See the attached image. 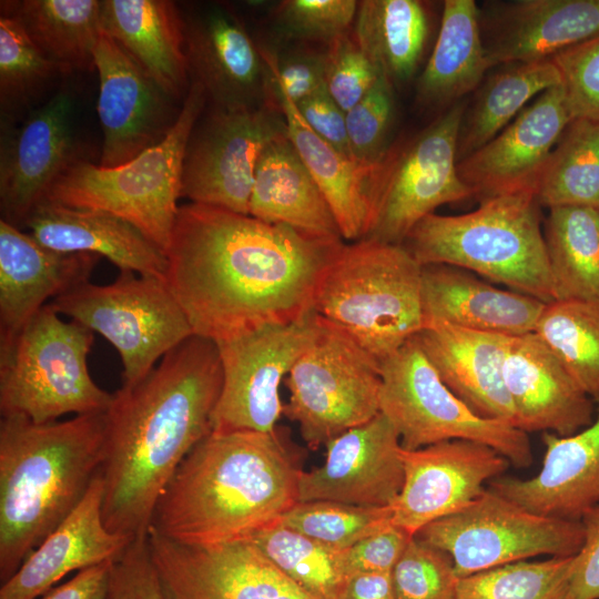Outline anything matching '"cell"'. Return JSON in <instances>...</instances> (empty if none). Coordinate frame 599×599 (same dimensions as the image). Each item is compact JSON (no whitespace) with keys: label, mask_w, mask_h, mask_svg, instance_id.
Listing matches in <instances>:
<instances>
[{"label":"cell","mask_w":599,"mask_h":599,"mask_svg":"<svg viewBox=\"0 0 599 599\" xmlns=\"http://www.w3.org/2000/svg\"><path fill=\"white\" fill-rule=\"evenodd\" d=\"M573 560H522L459 578L456 599H567Z\"/></svg>","instance_id":"7bdbcfd3"},{"label":"cell","mask_w":599,"mask_h":599,"mask_svg":"<svg viewBox=\"0 0 599 599\" xmlns=\"http://www.w3.org/2000/svg\"><path fill=\"white\" fill-rule=\"evenodd\" d=\"M99 474L71 514L1 583L0 599H37L72 571L118 559L133 540L108 530Z\"/></svg>","instance_id":"4316f807"},{"label":"cell","mask_w":599,"mask_h":599,"mask_svg":"<svg viewBox=\"0 0 599 599\" xmlns=\"http://www.w3.org/2000/svg\"><path fill=\"white\" fill-rule=\"evenodd\" d=\"M271 92L283 115L288 139L325 195L343 240H362L368 217V179L375 164L359 163L317 135L296 104L268 77V94Z\"/></svg>","instance_id":"d6a6232c"},{"label":"cell","mask_w":599,"mask_h":599,"mask_svg":"<svg viewBox=\"0 0 599 599\" xmlns=\"http://www.w3.org/2000/svg\"><path fill=\"white\" fill-rule=\"evenodd\" d=\"M182 14L191 82L203 87L214 109L234 111L267 103L265 61L237 17L220 4Z\"/></svg>","instance_id":"44dd1931"},{"label":"cell","mask_w":599,"mask_h":599,"mask_svg":"<svg viewBox=\"0 0 599 599\" xmlns=\"http://www.w3.org/2000/svg\"><path fill=\"white\" fill-rule=\"evenodd\" d=\"M545 305L526 294L493 286L460 267H422L424 326L441 323L516 337L534 332Z\"/></svg>","instance_id":"f1b7e54d"},{"label":"cell","mask_w":599,"mask_h":599,"mask_svg":"<svg viewBox=\"0 0 599 599\" xmlns=\"http://www.w3.org/2000/svg\"><path fill=\"white\" fill-rule=\"evenodd\" d=\"M490 68L476 2L445 0L435 47L417 80L416 102L448 109L475 92Z\"/></svg>","instance_id":"836d02e7"},{"label":"cell","mask_w":599,"mask_h":599,"mask_svg":"<svg viewBox=\"0 0 599 599\" xmlns=\"http://www.w3.org/2000/svg\"><path fill=\"white\" fill-rule=\"evenodd\" d=\"M393 508L328 500L297 501L280 518L283 526L337 549H347L392 525Z\"/></svg>","instance_id":"ee69618b"},{"label":"cell","mask_w":599,"mask_h":599,"mask_svg":"<svg viewBox=\"0 0 599 599\" xmlns=\"http://www.w3.org/2000/svg\"><path fill=\"white\" fill-rule=\"evenodd\" d=\"M583 540L575 555L567 599H599V505L579 519Z\"/></svg>","instance_id":"db71d44e"},{"label":"cell","mask_w":599,"mask_h":599,"mask_svg":"<svg viewBox=\"0 0 599 599\" xmlns=\"http://www.w3.org/2000/svg\"><path fill=\"white\" fill-rule=\"evenodd\" d=\"M498 67L466 103L458 131L457 162L494 139L529 101L561 84L551 59Z\"/></svg>","instance_id":"d590c367"},{"label":"cell","mask_w":599,"mask_h":599,"mask_svg":"<svg viewBox=\"0 0 599 599\" xmlns=\"http://www.w3.org/2000/svg\"><path fill=\"white\" fill-rule=\"evenodd\" d=\"M593 422L559 436L542 433L540 470L527 479L500 476L489 488L538 515L579 520L599 505V398Z\"/></svg>","instance_id":"484cf974"},{"label":"cell","mask_w":599,"mask_h":599,"mask_svg":"<svg viewBox=\"0 0 599 599\" xmlns=\"http://www.w3.org/2000/svg\"><path fill=\"white\" fill-rule=\"evenodd\" d=\"M415 537L447 552L458 578L537 556H575L583 540L580 520L535 514L490 488Z\"/></svg>","instance_id":"4fadbf2b"},{"label":"cell","mask_w":599,"mask_h":599,"mask_svg":"<svg viewBox=\"0 0 599 599\" xmlns=\"http://www.w3.org/2000/svg\"><path fill=\"white\" fill-rule=\"evenodd\" d=\"M87 161L75 130V100L60 89L22 118L1 121V220L24 224L57 180Z\"/></svg>","instance_id":"2e32d148"},{"label":"cell","mask_w":599,"mask_h":599,"mask_svg":"<svg viewBox=\"0 0 599 599\" xmlns=\"http://www.w3.org/2000/svg\"><path fill=\"white\" fill-rule=\"evenodd\" d=\"M97 0H4L0 16L16 20L64 75L95 69L100 35Z\"/></svg>","instance_id":"e575fe53"},{"label":"cell","mask_w":599,"mask_h":599,"mask_svg":"<svg viewBox=\"0 0 599 599\" xmlns=\"http://www.w3.org/2000/svg\"><path fill=\"white\" fill-rule=\"evenodd\" d=\"M318 316L312 311L290 324L265 325L215 342L223 384L212 414V432H272L283 414L282 379L313 344Z\"/></svg>","instance_id":"5bb4252c"},{"label":"cell","mask_w":599,"mask_h":599,"mask_svg":"<svg viewBox=\"0 0 599 599\" xmlns=\"http://www.w3.org/2000/svg\"><path fill=\"white\" fill-rule=\"evenodd\" d=\"M98 115L103 133L99 165H122L160 143L175 125L183 102L166 93L110 37L94 51Z\"/></svg>","instance_id":"ac0fdd59"},{"label":"cell","mask_w":599,"mask_h":599,"mask_svg":"<svg viewBox=\"0 0 599 599\" xmlns=\"http://www.w3.org/2000/svg\"><path fill=\"white\" fill-rule=\"evenodd\" d=\"M466 103L453 104L415 135L390 145L375 163L362 240L403 245L438 206L474 197L457 170V139Z\"/></svg>","instance_id":"9c48e42d"},{"label":"cell","mask_w":599,"mask_h":599,"mask_svg":"<svg viewBox=\"0 0 599 599\" xmlns=\"http://www.w3.org/2000/svg\"><path fill=\"white\" fill-rule=\"evenodd\" d=\"M400 457L404 480L392 505V522L412 536L470 505L510 465L491 447L464 439L415 450L402 447Z\"/></svg>","instance_id":"d6986e66"},{"label":"cell","mask_w":599,"mask_h":599,"mask_svg":"<svg viewBox=\"0 0 599 599\" xmlns=\"http://www.w3.org/2000/svg\"><path fill=\"white\" fill-rule=\"evenodd\" d=\"M146 539L169 599H319L247 538L186 545L149 528Z\"/></svg>","instance_id":"e0dca14e"},{"label":"cell","mask_w":599,"mask_h":599,"mask_svg":"<svg viewBox=\"0 0 599 599\" xmlns=\"http://www.w3.org/2000/svg\"><path fill=\"white\" fill-rule=\"evenodd\" d=\"M539 206L525 190L483 200L465 214L432 213L403 245L422 266L460 267L548 304L555 296Z\"/></svg>","instance_id":"5b68a950"},{"label":"cell","mask_w":599,"mask_h":599,"mask_svg":"<svg viewBox=\"0 0 599 599\" xmlns=\"http://www.w3.org/2000/svg\"><path fill=\"white\" fill-rule=\"evenodd\" d=\"M394 114V84L380 74L363 99L345 113L349 146L357 162L375 164L384 156Z\"/></svg>","instance_id":"bcb514c9"},{"label":"cell","mask_w":599,"mask_h":599,"mask_svg":"<svg viewBox=\"0 0 599 599\" xmlns=\"http://www.w3.org/2000/svg\"><path fill=\"white\" fill-rule=\"evenodd\" d=\"M105 412L37 424L0 419V580L79 505L104 459Z\"/></svg>","instance_id":"277c9868"},{"label":"cell","mask_w":599,"mask_h":599,"mask_svg":"<svg viewBox=\"0 0 599 599\" xmlns=\"http://www.w3.org/2000/svg\"><path fill=\"white\" fill-rule=\"evenodd\" d=\"M392 580L396 599H456L459 578L447 552L414 536Z\"/></svg>","instance_id":"f6af8a7d"},{"label":"cell","mask_w":599,"mask_h":599,"mask_svg":"<svg viewBox=\"0 0 599 599\" xmlns=\"http://www.w3.org/2000/svg\"><path fill=\"white\" fill-rule=\"evenodd\" d=\"M113 561L78 571L71 579L54 586L39 599H105Z\"/></svg>","instance_id":"9f6ffc18"},{"label":"cell","mask_w":599,"mask_h":599,"mask_svg":"<svg viewBox=\"0 0 599 599\" xmlns=\"http://www.w3.org/2000/svg\"><path fill=\"white\" fill-rule=\"evenodd\" d=\"M296 106L304 121L317 135L344 155L354 159L347 135L345 112L327 90L301 101Z\"/></svg>","instance_id":"11a10c76"},{"label":"cell","mask_w":599,"mask_h":599,"mask_svg":"<svg viewBox=\"0 0 599 599\" xmlns=\"http://www.w3.org/2000/svg\"><path fill=\"white\" fill-rule=\"evenodd\" d=\"M105 599H169L146 537L134 538L113 561Z\"/></svg>","instance_id":"f907efd6"},{"label":"cell","mask_w":599,"mask_h":599,"mask_svg":"<svg viewBox=\"0 0 599 599\" xmlns=\"http://www.w3.org/2000/svg\"><path fill=\"white\" fill-rule=\"evenodd\" d=\"M250 215L314 237L343 240L325 195L288 139L287 131L273 140L258 159Z\"/></svg>","instance_id":"1f68e13d"},{"label":"cell","mask_w":599,"mask_h":599,"mask_svg":"<svg viewBox=\"0 0 599 599\" xmlns=\"http://www.w3.org/2000/svg\"><path fill=\"white\" fill-rule=\"evenodd\" d=\"M379 412L404 449L464 439L495 449L518 468L534 461L528 434L473 412L440 379L415 336L380 363Z\"/></svg>","instance_id":"30bf717a"},{"label":"cell","mask_w":599,"mask_h":599,"mask_svg":"<svg viewBox=\"0 0 599 599\" xmlns=\"http://www.w3.org/2000/svg\"><path fill=\"white\" fill-rule=\"evenodd\" d=\"M301 471L277 428L211 432L175 470L150 528L186 545L247 538L297 502Z\"/></svg>","instance_id":"3957f363"},{"label":"cell","mask_w":599,"mask_h":599,"mask_svg":"<svg viewBox=\"0 0 599 599\" xmlns=\"http://www.w3.org/2000/svg\"><path fill=\"white\" fill-rule=\"evenodd\" d=\"M278 569L319 599H339L347 573L344 549L290 529L278 521L247 537Z\"/></svg>","instance_id":"60d3db41"},{"label":"cell","mask_w":599,"mask_h":599,"mask_svg":"<svg viewBox=\"0 0 599 599\" xmlns=\"http://www.w3.org/2000/svg\"><path fill=\"white\" fill-rule=\"evenodd\" d=\"M101 31L166 93L183 102L191 77L182 10L170 0H103Z\"/></svg>","instance_id":"4dcf8cb0"},{"label":"cell","mask_w":599,"mask_h":599,"mask_svg":"<svg viewBox=\"0 0 599 599\" xmlns=\"http://www.w3.org/2000/svg\"><path fill=\"white\" fill-rule=\"evenodd\" d=\"M258 49L265 61L268 77L295 104L326 90L325 53H298L281 60L270 51Z\"/></svg>","instance_id":"816d5d0a"},{"label":"cell","mask_w":599,"mask_h":599,"mask_svg":"<svg viewBox=\"0 0 599 599\" xmlns=\"http://www.w3.org/2000/svg\"><path fill=\"white\" fill-rule=\"evenodd\" d=\"M326 54V90L346 113L374 85L382 74L347 33L328 44Z\"/></svg>","instance_id":"681fc988"},{"label":"cell","mask_w":599,"mask_h":599,"mask_svg":"<svg viewBox=\"0 0 599 599\" xmlns=\"http://www.w3.org/2000/svg\"><path fill=\"white\" fill-rule=\"evenodd\" d=\"M572 120L561 84L540 93L494 139L457 162L463 182L479 202L534 192L539 173Z\"/></svg>","instance_id":"7402d4cb"},{"label":"cell","mask_w":599,"mask_h":599,"mask_svg":"<svg viewBox=\"0 0 599 599\" xmlns=\"http://www.w3.org/2000/svg\"><path fill=\"white\" fill-rule=\"evenodd\" d=\"M357 4L354 0L282 1L276 10V27L286 38L329 44L346 33L356 17Z\"/></svg>","instance_id":"7dc6e473"},{"label":"cell","mask_w":599,"mask_h":599,"mask_svg":"<svg viewBox=\"0 0 599 599\" xmlns=\"http://www.w3.org/2000/svg\"><path fill=\"white\" fill-rule=\"evenodd\" d=\"M429 31L426 2L363 0L357 4L354 39L393 84L408 81L420 62Z\"/></svg>","instance_id":"8d00e7d4"},{"label":"cell","mask_w":599,"mask_h":599,"mask_svg":"<svg viewBox=\"0 0 599 599\" xmlns=\"http://www.w3.org/2000/svg\"><path fill=\"white\" fill-rule=\"evenodd\" d=\"M415 338L444 384L473 412L516 426L504 383L509 336L437 323Z\"/></svg>","instance_id":"83f0119b"},{"label":"cell","mask_w":599,"mask_h":599,"mask_svg":"<svg viewBox=\"0 0 599 599\" xmlns=\"http://www.w3.org/2000/svg\"><path fill=\"white\" fill-rule=\"evenodd\" d=\"M206 102L203 87L192 81L175 125L160 143L114 167L81 161L57 180L44 201L109 212L166 254L182 196L186 144Z\"/></svg>","instance_id":"52a82bcc"},{"label":"cell","mask_w":599,"mask_h":599,"mask_svg":"<svg viewBox=\"0 0 599 599\" xmlns=\"http://www.w3.org/2000/svg\"><path fill=\"white\" fill-rule=\"evenodd\" d=\"M62 75L16 20L0 16L1 121L22 118L45 102Z\"/></svg>","instance_id":"b9f144b4"},{"label":"cell","mask_w":599,"mask_h":599,"mask_svg":"<svg viewBox=\"0 0 599 599\" xmlns=\"http://www.w3.org/2000/svg\"><path fill=\"white\" fill-rule=\"evenodd\" d=\"M580 388L599 398V303L566 300L545 305L534 332Z\"/></svg>","instance_id":"ab89813d"},{"label":"cell","mask_w":599,"mask_h":599,"mask_svg":"<svg viewBox=\"0 0 599 599\" xmlns=\"http://www.w3.org/2000/svg\"><path fill=\"white\" fill-rule=\"evenodd\" d=\"M324 464L301 471L297 501L328 500L386 507L398 497L404 469L399 435L379 412L329 441Z\"/></svg>","instance_id":"ffe728a7"},{"label":"cell","mask_w":599,"mask_h":599,"mask_svg":"<svg viewBox=\"0 0 599 599\" xmlns=\"http://www.w3.org/2000/svg\"><path fill=\"white\" fill-rule=\"evenodd\" d=\"M284 132V119L271 103L234 111L214 109L201 123L197 120L187 141L182 196L191 203L250 215L258 159Z\"/></svg>","instance_id":"9a60e30c"},{"label":"cell","mask_w":599,"mask_h":599,"mask_svg":"<svg viewBox=\"0 0 599 599\" xmlns=\"http://www.w3.org/2000/svg\"><path fill=\"white\" fill-rule=\"evenodd\" d=\"M539 205L599 210V121L572 119L539 173Z\"/></svg>","instance_id":"f35d334b"},{"label":"cell","mask_w":599,"mask_h":599,"mask_svg":"<svg viewBox=\"0 0 599 599\" xmlns=\"http://www.w3.org/2000/svg\"><path fill=\"white\" fill-rule=\"evenodd\" d=\"M339 599H396L392 572H357L349 575Z\"/></svg>","instance_id":"6f0895ef"},{"label":"cell","mask_w":599,"mask_h":599,"mask_svg":"<svg viewBox=\"0 0 599 599\" xmlns=\"http://www.w3.org/2000/svg\"><path fill=\"white\" fill-rule=\"evenodd\" d=\"M422 267L404 245L344 244L316 286L313 311L382 363L424 327Z\"/></svg>","instance_id":"8992f818"},{"label":"cell","mask_w":599,"mask_h":599,"mask_svg":"<svg viewBox=\"0 0 599 599\" xmlns=\"http://www.w3.org/2000/svg\"><path fill=\"white\" fill-rule=\"evenodd\" d=\"M93 341L91 329L43 306L0 351L1 416L45 424L65 414L106 412L113 394L99 387L88 368Z\"/></svg>","instance_id":"ba28073f"},{"label":"cell","mask_w":599,"mask_h":599,"mask_svg":"<svg viewBox=\"0 0 599 599\" xmlns=\"http://www.w3.org/2000/svg\"><path fill=\"white\" fill-rule=\"evenodd\" d=\"M413 537L392 524L344 549L347 577L357 572H392Z\"/></svg>","instance_id":"f5cc1de1"},{"label":"cell","mask_w":599,"mask_h":599,"mask_svg":"<svg viewBox=\"0 0 599 599\" xmlns=\"http://www.w3.org/2000/svg\"><path fill=\"white\" fill-rule=\"evenodd\" d=\"M24 227L52 251L103 256L120 271L166 281V254L132 224L109 212L44 201Z\"/></svg>","instance_id":"f546056e"},{"label":"cell","mask_w":599,"mask_h":599,"mask_svg":"<svg viewBox=\"0 0 599 599\" xmlns=\"http://www.w3.org/2000/svg\"><path fill=\"white\" fill-rule=\"evenodd\" d=\"M318 316L313 344L285 378L283 415L311 449L326 446L379 413L380 363L344 329Z\"/></svg>","instance_id":"7c38bea8"},{"label":"cell","mask_w":599,"mask_h":599,"mask_svg":"<svg viewBox=\"0 0 599 599\" xmlns=\"http://www.w3.org/2000/svg\"><path fill=\"white\" fill-rule=\"evenodd\" d=\"M478 16L491 67L549 60L599 33V0L485 1Z\"/></svg>","instance_id":"603a6c76"},{"label":"cell","mask_w":599,"mask_h":599,"mask_svg":"<svg viewBox=\"0 0 599 599\" xmlns=\"http://www.w3.org/2000/svg\"><path fill=\"white\" fill-rule=\"evenodd\" d=\"M542 231L555 301L599 303V210L551 207Z\"/></svg>","instance_id":"74e56055"},{"label":"cell","mask_w":599,"mask_h":599,"mask_svg":"<svg viewBox=\"0 0 599 599\" xmlns=\"http://www.w3.org/2000/svg\"><path fill=\"white\" fill-rule=\"evenodd\" d=\"M504 383L516 427L526 433L569 436L595 419V400L535 333L510 337Z\"/></svg>","instance_id":"d4e9b609"},{"label":"cell","mask_w":599,"mask_h":599,"mask_svg":"<svg viewBox=\"0 0 599 599\" xmlns=\"http://www.w3.org/2000/svg\"><path fill=\"white\" fill-rule=\"evenodd\" d=\"M99 258L52 251L0 220V351L50 298L89 282Z\"/></svg>","instance_id":"cb8c5ba5"},{"label":"cell","mask_w":599,"mask_h":599,"mask_svg":"<svg viewBox=\"0 0 599 599\" xmlns=\"http://www.w3.org/2000/svg\"><path fill=\"white\" fill-rule=\"evenodd\" d=\"M223 384L215 342L192 335L105 412L102 517L109 531L146 537L155 505L186 455L212 432Z\"/></svg>","instance_id":"7a4b0ae2"},{"label":"cell","mask_w":599,"mask_h":599,"mask_svg":"<svg viewBox=\"0 0 599 599\" xmlns=\"http://www.w3.org/2000/svg\"><path fill=\"white\" fill-rule=\"evenodd\" d=\"M572 119L599 121V33L551 58Z\"/></svg>","instance_id":"c3c4849f"},{"label":"cell","mask_w":599,"mask_h":599,"mask_svg":"<svg viewBox=\"0 0 599 599\" xmlns=\"http://www.w3.org/2000/svg\"><path fill=\"white\" fill-rule=\"evenodd\" d=\"M344 244L189 203L179 206L166 283L193 334L217 342L308 315L319 280Z\"/></svg>","instance_id":"6da1fadb"},{"label":"cell","mask_w":599,"mask_h":599,"mask_svg":"<svg viewBox=\"0 0 599 599\" xmlns=\"http://www.w3.org/2000/svg\"><path fill=\"white\" fill-rule=\"evenodd\" d=\"M48 304L114 346L124 386L140 382L159 359L194 335L166 281L131 271H120L111 284L87 282Z\"/></svg>","instance_id":"8fae6325"}]
</instances>
